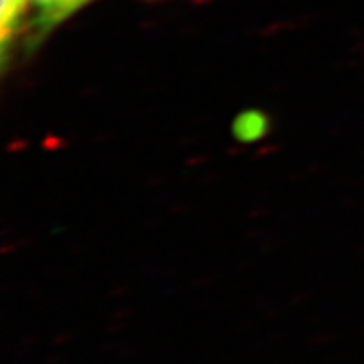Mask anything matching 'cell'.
I'll return each instance as SVG.
<instances>
[{
	"instance_id": "cell-2",
	"label": "cell",
	"mask_w": 364,
	"mask_h": 364,
	"mask_svg": "<svg viewBox=\"0 0 364 364\" xmlns=\"http://www.w3.org/2000/svg\"><path fill=\"white\" fill-rule=\"evenodd\" d=\"M32 21V4L30 0H2L0 10V56L2 71H8L10 60L14 56L17 41H23L28 36Z\"/></svg>"
},
{
	"instance_id": "cell-1",
	"label": "cell",
	"mask_w": 364,
	"mask_h": 364,
	"mask_svg": "<svg viewBox=\"0 0 364 364\" xmlns=\"http://www.w3.org/2000/svg\"><path fill=\"white\" fill-rule=\"evenodd\" d=\"M95 2L97 0H30L32 21H30L28 36L23 43L24 56L34 54L54 30Z\"/></svg>"
}]
</instances>
